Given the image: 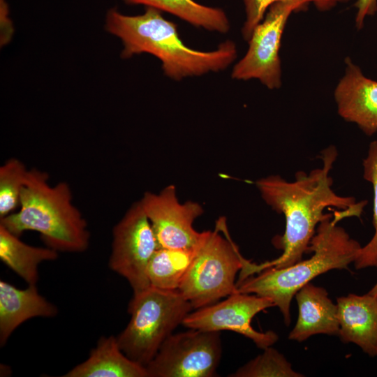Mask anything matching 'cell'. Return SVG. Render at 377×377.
<instances>
[{
	"label": "cell",
	"mask_w": 377,
	"mask_h": 377,
	"mask_svg": "<svg viewBox=\"0 0 377 377\" xmlns=\"http://www.w3.org/2000/svg\"><path fill=\"white\" fill-rule=\"evenodd\" d=\"M338 155L336 147L329 146L321 151L322 165L309 173L298 171L288 182L279 175L257 180L256 185L263 200L286 219L283 235L276 240L283 250L277 258L261 264L250 263L245 273L250 276L268 268L289 267L302 259L309 251L310 242L318 224L328 216L327 209L349 210L361 216L367 201L356 202L353 197L338 195L332 189L330 172Z\"/></svg>",
	"instance_id": "6da1fadb"
},
{
	"label": "cell",
	"mask_w": 377,
	"mask_h": 377,
	"mask_svg": "<svg viewBox=\"0 0 377 377\" xmlns=\"http://www.w3.org/2000/svg\"><path fill=\"white\" fill-rule=\"evenodd\" d=\"M105 29L121 40L123 59L142 53L151 54L161 61L164 74L176 81L222 71L237 56L236 45L230 40L212 51L186 46L177 25L164 18L161 11L151 7H146L145 13L138 15H124L111 8L106 15Z\"/></svg>",
	"instance_id": "7a4b0ae2"
},
{
	"label": "cell",
	"mask_w": 377,
	"mask_h": 377,
	"mask_svg": "<svg viewBox=\"0 0 377 377\" xmlns=\"http://www.w3.org/2000/svg\"><path fill=\"white\" fill-rule=\"evenodd\" d=\"M72 194L68 183L51 186L47 172L29 170L19 211L0 219V223L19 237L25 231L38 232L45 245L58 252H84L90 233Z\"/></svg>",
	"instance_id": "3957f363"
},
{
	"label": "cell",
	"mask_w": 377,
	"mask_h": 377,
	"mask_svg": "<svg viewBox=\"0 0 377 377\" xmlns=\"http://www.w3.org/2000/svg\"><path fill=\"white\" fill-rule=\"evenodd\" d=\"M329 214L317 226L308 259L286 267H268L236 282V293L255 294L269 298L290 323V303L296 293L317 276L331 269H347L358 256L362 246L337 225L339 218Z\"/></svg>",
	"instance_id": "277c9868"
},
{
	"label": "cell",
	"mask_w": 377,
	"mask_h": 377,
	"mask_svg": "<svg viewBox=\"0 0 377 377\" xmlns=\"http://www.w3.org/2000/svg\"><path fill=\"white\" fill-rule=\"evenodd\" d=\"M192 309L179 290L149 286L133 293L128 306L130 320L117 337L119 347L130 359L146 367Z\"/></svg>",
	"instance_id": "5b68a950"
},
{
	"label": "cell",
	"mask_w": 377,
	"mask_h": 377,
	"mask_svg": "<svg viewBox=\"0 0 377 377\" xmlns=\"http://www.w3.org/2000/svg\"><path fill=\"white\" fill-rule=\"evenodd\" d=\"M245 258L232 240L224 218L201 237L179 288L193 309H200L236 293L235 278Z\"/></svg>",
	"instance_id": "8992f818"
},
{
	"label": "cell",
	"mask_w": 377,
	"mask_h": 377,
	"mask_svg": "<svg viewBox=\"0 0 377 377\" xmlns=\"http://www.w3.org/2000/svg\"><path fill=\"white\" fill-rule=\"evenodd\" d=\"M172 334L147 364L148 377H212L222 355L220 332Z\"/></svg>",
	"instance_id": "52a82bcc"
},
{
	"label": "cell",
	"mask_w": 377,
	"mask_h": 377,
	"mask_svg": "<svg viewBox=\"0 0 377 377\" xmlns=\"http://www.w3.org/2000/svg\"><path fill=\"white\" fill-rule=\"evenodd\" d=\"M158 249L151 223L138 201L113 228L108 265L137 293L151 286L147 267Z\"/></svg>",
	"instance_id": "ba28073f"
},
{
	"label": "cell",
	"mask_w": 377,
	"mask_h": 377,
	"mask_svg": "<svg viewBox=\"0 0 377 377\" xmlns=\"http://www.w3.org/2000/svg\"><path fill=\"white\" fill-rule=\"evenodd\" d=\"M300 10V7L291 2H277L269 8L263 20L253 29L245 55L234 66L232 79H256L269 89L281 87V38L289 17Z\"/></svg>",
	"instance_id": "9c48e42d"
},
{
	"label": "cell",
	"mask_w": 377,
	"mask_h": 377,
	"mask_svg": "<svg viewBox=\"0 0 377 377\" xmlns=\"http://www.w3.org/2000/svg\"><path fill=\"white\" fill-rule=\"evenodd\" d=\"M273 306L275 304L268 297L235 293L223 301L190 312L182 325L188 329L235 332L251 339L258 348L265 349L278 341V334L272 330H256L251 320L260 311Z\"/></svg>",
	"instance_id": "30bf717a"
},
{
	"label": "cell",
	"mask_w": 377,
	"mask_h": 377,
	"mask_svg": "<svg viewBox=\"0 0 377 377\" xmlns=\"http://www.w3.org/2000/svg\"><path fill=\"white\" fill-rule=\"evenodd\" d=\"M140 202L154 230L158 248L193 249L201 232L193 228L203 209L200 204L179 202L176 188L170 185L158 193H145Z\"/></svg>",
	"instance_id": "8fae6325"
},
{
	"label": "cell",
	"mask_w": 377,
	"mask_h": 377,
	"mask_svg": "<svg viewBox=\"0 0 377 377\" xmlns=\"http://www.w3.org/2000/svg\"><path fill=\"white\" fill-rule=\"evenodd\" d=\"M334 91L339 116L367 135L377 132V81L366 77L349 57Z\"/></svg>",
	"instance_id": "7c38bea8"
},
{
	"label": "cell",
	"mask_w": 377,
	"mask_h": 377,
	"mask_svg": "<svg viewBox=\"0 0 377 377\" xmlns=\"http://www.w3.org/2000/svg\"><path fill=\"white\" fill-rule=\"evenodd\" d=\"M337 304L341 341L377 357V296L349 294L338 297Z\"/></svg>",
	"instance_id": "4fadbf2b"
},
{
	"label": "cell",
	"mask_w": 377,
	"mask_h": 377,
	"mask_svg": "<svg viewBox=\"0 0 377 377\" xmlns=\"http://www.w3.org/2000/svg\"><path fill=\"white\" fill-rule=\"evenodd\" d=\"M298 318L288 339L302 342L315 334L338 336V306L328 297L327 290L310 283L295 294Z\"/></svg>",
	"instance_id": "5bb4252c"
},
{
	"label": "cell",
	"mask_w": 377,
	"mask_h": 377,
	"mask_svg": "<svg viewBox=\"0 0 377 377\" xmlns=\"http://www.w3.org/2000/svg\"><path fill=\"white\" fill-rule=\"evenodd\" d=\"M57 313V307L39 293L36 285L20 289L0 281L1 347L24 322L36 317L53 318Z\"/></svg>",
	"instance_id": "9a60e30c"
},
{
	"label": "cell",
	"mask_w": 377,
	"mask_h": 377,
	"mask_svg": "<svg viewBox=\"0 0 377 377\" xmlns=\"http://www.w3.org/2000/svg\"><path fill=\"white\" fill-rule=\"evenodd\" d=\"M64 377H148L146 367L130 359L121 349L117 337H101L88 358Z\"/></svg>",
	"instance_id": "2e32d148"
},
{
	"label": "cell",
	"mask_w": 377,
	"mask_h": 377,
	"mask_svg": "<svg viewBox=\"0 0 377 377\" xmlns=\"http://www.w3.org/2000/svg\"><path fill=\"white\" fill-rule=\"evenodd\" d=\"M57 258L56 250L29 245L0 223V259L28 285H36L42 263Z\"/></svg>",
	"instance_id": "e0dca14e"
},
{
	"label": "cell",
	"mask_w": 377,
	"mask_h": 377,
	"mask_svg": "<svg viewBox=\"0 0 377 377\" xmlns=\"http://www.w3.org/2000/svg\"><path fill=\"white\" fill-rule=\"evenodd\" d=\"M127 4L144 5L172 14L190 24L209 31L226 34L229 19L221 8L199 3L194 0H124Z\"/></svg>",
	"instance_id": "ac0fdd59"
},
{
	"label": "cell",
	"mask_w": 377,
	"mask_h": 377,
	"mask_svg": "<svg viewBox=\"0 0 377 377\" xmlns=\"http://www.w3.org/2000/svg\"><path fill=\"white\" fill-rule=\"evenodd\" d=\"M195 248H158L147 267L150 286L162 290H178L191 263Z\"/></svg>",
	"instance_id": "d6986e66"
},
{
	"label": "cell",
	"mask_w": 377,
	"mask_h": 377,
	"mask_svg": "<svg viewBox=\"0 0 377 377\" xmlns=\"http://www.w3.org/2000/svg\"><path fill=\"white\" fill-rule=\"evenodd\" d=\"M28 172L25 165L16 158H9L0 167V219L14 212L20 205Z\"/></svg>",
	"instance_id": "ffe728a7"
},
{
	"label": "cell",
	"mask_w": 377,
	"mask_h": 377,
	"mask_svg": "<svg viewBox=\"0 0 377 377\" xmlns=\"http://www.w3.org/2000/svg\"><path fill=\"white\" fill-rule=\"evenodd\" d=\"M230 374V377H301L286 358L272 346Z\"/></svg>",
	"instance_id": "44dd1931"
},
{
	"label": "cell",
	"mask_w": 377,
	"mask_h": 377,
	"mask_svg": "<svg viewBox=\"0 0 377 377\" xmlns=\"http://www.w3.org/2000/svg\"><path fill=\"white\" fill-rule=\"evenodd\" d=\"M363 177L370 182L374 191L373 225L374 233L371 240L362 246L354 265L361 269L374 267L377 268V141H372L368 148L367 154L362 162Z\"/></svg>",
	"instance_id": "7402d4cb"
},
{
	"label": "cell",
	"mask_w": 377,
	"mask_h": 377,
	"mask_svg": "<svg viewBox=\"0 0 377 377\" xmlns=\"http://www.w3.org/2000/svg\"><path fill=\"white\" fill-rule=\"evenodd\" d=\"M246 20L242 29V36L248 41L256 27L263 20L269 8L277 2H291L304 10L313 0H243Z\"/></svg>",
	"instance_id": "603a6c76"
},
{
	"label": "cell",
	"mask_w": 377,
	"mask_h": 377,
	"mask_svg": "<svg viewBox=\"0 0 377 377\" xmlns=\"http://www.w3.org/2000/svg\"><path fill=\"white\" fill-rule=\"evenodd\" d=\"M356 8L355 26L361 29L367 17L375 15L377 11V0H357L355 3Z\"/></svg>",
	"instance_id": "cb8c5ba5"
},
{
	"label": "cell",
	"mask_w": 377,
	"mask_h": 377,
	"mask_svg": "<svg viewBox=\"0 0 377 377\" xmlns=\"http://www.w3.org/2000/svg\"><path fill=\"white\" fill-rule=\"evenodd\" d=\"M8 6L6 0H0V15H1V43H7L13 32V25L8 17Z\"/></svg>",
	"instance_id": "d4e9b609"
},
{
	"label": "cell",
	"mask_w": 377,
	"mask_h": 377,
	"mask_svg": "<svg viewBox=\"0 0 377 377\" xmlns=\"http://www.w3.org/2000/svg\"><path fill=\"white\" fill-rule=\"evenodd\" d=\"M350 0H313V4L320 11H327L339 3H346Z\"/></svg>",
	"instance_id": "484cf974"
},
{
	"label": "cell",
	"mask_w": 377,
	"mask_h": 377,
	"mask_svg": "<svg viewBox=\"0 0 377 377\" xmlns=\"http://www.w3.org/2000/svg\"><path fill=\"white\" fill-rule=\"evenodd\" d=\"M367 293L374 296H377V282Z\"/></svg>",
	"instance_id": "4316f807"
}]
</instances>
